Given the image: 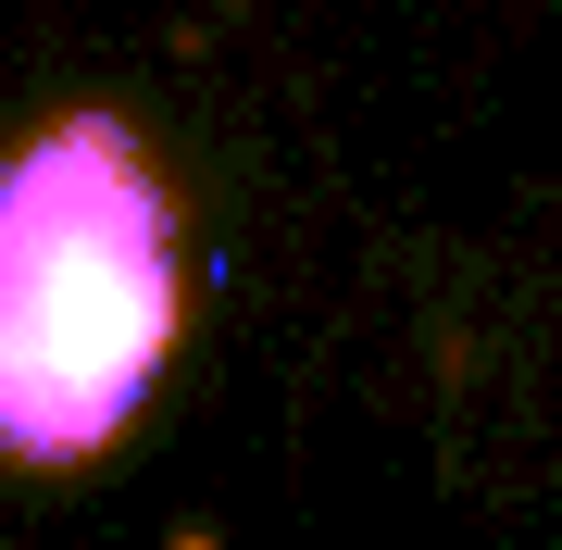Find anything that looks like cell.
I'll return each mask as SVG.
<instances>
[{"mask_svg": "<svg viewBox=\"0 0 562 550\" xmlns=\"http://www.w3.org/2000/svg\"><path fill=\"white\" fill-rule=\"evenodd\" d=\"M176 188L113 113H63L0 164V450L88 463L176 363Z\"/></svg>", "mask_w": 562, "mask_h": 550, "instance_id": "cell-1", "label": "cell"}]
</instances>
